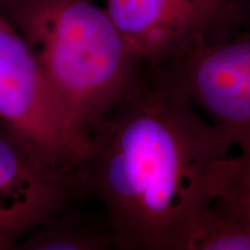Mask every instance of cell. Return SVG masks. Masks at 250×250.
<instances>
[{"label":"cell","mask_w":250,"mask_h":250,"mask_svg":"<svg viewBox=\"0 0 250 250\" xmlns=\"http://www.w3.org/2000/svg\"><path fill=\"white\" fill-rule=\"evenodd\" d=\"M78 167L121 250H191L232 145L164 68L145 67Z\"/></svg>","instance_id":"obj_1"},{"label":"cell","mask_w":250,"mask_h":250,"mask_svg":"<svg viewBox=\"0 0 250 250\" xmlns=\"http://www.w3.org/2000/svg\"><path fill=\"white\" fill-rule=\"evenodd\" d=\"M0 14L27 41L73 126L86 138L143 79L146 66L93 0H6Z\"/></svg>","instance_id":"obj_2"},{"label":"cell","mask_w":250,"mask_h":250,"mask_svg":"<svg viewBox=\"0 0 250 250\" xmlns=\"http://www.w3.org/2000/svg\"><path fill=\"white\" fill-rule=\"evenodd\" d=\"M0 127L44 160L78 173L92 140L78 132L33 50L0 14Z\"/></svg>","instance_id":"obj_3"},{"label":"cell","mask_w":250,"mask_h":250,"mask_svg":"<svg viewBox=\"0 0 250 250\" xmlns=\"http://www.w3.org/2000/svg\"><path fill=\"white\" fill-rule=\"evenodd\" d=\"M103 7L143 64L154 68L250 28V0H104Z\"/></svg>","instance_id":"obj_4"},{"label":"cell","mask_w":250,"mask_h":250,"mask_svg":"<svg viewBox=\"0 0 250 250\" xmlns=\"http://www.w3.org/2000/svg\"><path fill=\"white\" fill-rule=\"evenodd\" d=\"M164 70L240 152H250V28L202 43Z\"/></svg>","instance_id":"obj_5"},{"label":"cell","mask_w":250,"mask_h":250,"mask_svg":"<svg viewBox=\"0 0 250 250\" xmlns=\"http://www.w3.org/2000/svg\"><path fill=\"white\" fill-rule=\"evenodd\" d=\"M86 192L77 171L51 165L0 127V250L17 249L31 230Z\"/></svg>","instance_id":"obj_6"},{"label":"cell","mask_w":250,"mask_h":250,"mask_svg":"<svg viewBox=\"0 0 250 250\" xmlns=\"http://www.w3.org/2000/svg\"><path fill=\"white\" fill-rule=\"evenodd\" d=\"M71 205L31 230L19 242L17 249L108 250L116 248L107 219L98 220Z\"/></svg>","instance_id":"obj_7"},{"label":"cell","mask_w":250,"mask_h":250,"mask_svg":"<svg viewBox=\"0 0 250 250\" xmlns=\"http://www.w3.org/2000/svg\"><path fill=\"white\" fill-rule=\"evenodd\" d=\"M191 250H250V211L214 198Z\"/></svg>","instance_id":"obj_8"},{"label":"cell","mask_w":250,"mask_h":250,"mask_svg":"<svg viewBox=\"0 0 250 250\" xmlns=\"http://www.w3.org/2000/svg\"><path fill=\"white\" fill-rule=\"evenodd\" d=\"M217 197L250 211V152L221 161L215 177Z\"/></svg>","instance_id":"obj_9"},{"label":"cell","mask_w":250,"mask_h":250,"mask_svg":"<svg viewBox=\"0 0 250 250\" xmlns=\"http://www.w3.org/2000/svg\"><path fill=\"white\" fill-rule=\"evenodd\" d=\"M2 1H6V0H0V2H2Z\"/></svg>","instance_id":"obj_10"}]
</instances>
